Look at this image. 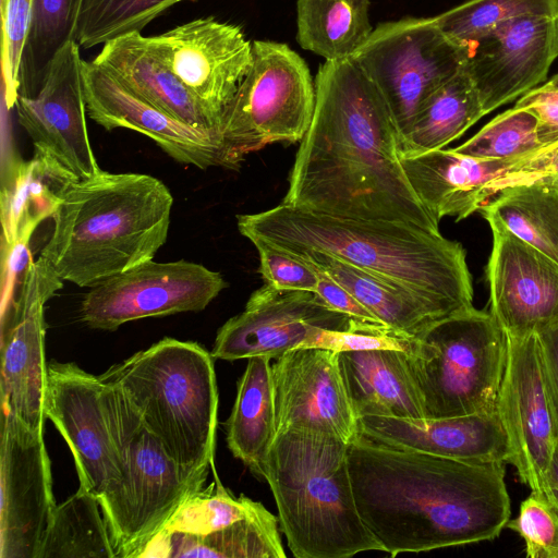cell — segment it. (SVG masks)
<instances>
[{
	"label": "cell",
	"instance_id": "cell-1",
	"mask_svg": "<svg viewBox=\"0 0 558 558\" xmlns=\"http://www.w3.org/2000/svg\"><path fill=\"white\" fill-rule=\"evenodd\" d=\"M312 122L300 142L283 204L340 218L439 230L411 186L399 133L379 92L350 59L325 61Z\"/></svg>",
	"mask_w": 558,
	"mask_h": 558
},
{
	"label": "cell",
	"instance_id": "cell-2",
	"mask_svg": "<svg viewBox=\"0 0 558 558\" xmlns=\"http://www.w3.org/2000/svg\"><path fill=\"white\" fill-rule=\"evenodd\" d=\"M348 460L361 518L391 557L490 541L509 521L506 462L399 449L362 435Z\"/></svg>",
	"mask_w": 558,
	"mask_h": 558
},
{
	"label": "cell",
	"instance_id": "cell-3",
	"mask_svg": "<svg viewBox=\"0 0 558 558\" xmlns=\"http://www.w3.org/2000/svg\"><path fill=\"white\" fill-rule=\"evenodd\" d=\"M236 225L250 242L329 254L411 290L448 315L473 306L465 250L439 230L320 215L283 203L238 215Z\"/></svg>",
	"mask_w": 558,
	"mask_h": 558
},
{
	"label": "cell",
	"instance_id": "cell-4",
	"mask_svg": "<svg viewBox=\"0 0 558 558\" xmlns=\"http://www.w3.org/2000/svg\"><path fill=\"white\" fill-rule=\"evenodd\" d=\"M172 206L159 179L101 170L69 187L40 256L63 281L92 288L154 258L167 241Z\"/></svg>",
	"mask_w": 558,
	"mask_h": 558
},
{
	"label": "cell",
	"instance_id": "cell-5",
	"mask_svg": "<svg viewBox=\"0 0 558 558\" xmlns=\"http://www.w3.org/2000/svg\"><path fill=\"white\" fill-rule=\"evenodd\" d=\"M349 445L310 429L277 434L265 464L280 530L296 558H348L381 550L359 512Z\"/></svg>",
	"mask_w": 558,
	"mask_h": 558
},
{
	"label": "cell",
	"instance_id": "cell-6",
	"mask_svg": "<svg viewBox=\"0 0 558 558\" xmlns=\"http://www.w3.org/2000/svg\"><path fill=\"white\" fill-rule=\"evenodd\" d=\"M99 378L123 389L183 470L208 474L215 468L219 397L214 357L203 345L166 337Z\"/></svg>",
	"mask_w": 558,
	"mask_h": 558
},
{
	"label": "cell",
	"instance_id": "cell-7",
	"mask_svg": "<svg viewBox=\"0 0 558 558\" xmlns=\"http://www.w3.org/2000/svg\"><path fill=\"white\" fill-rule=\"evenodd\" d=\"M101 381L106 415L123 463L119 492L102 513L116 558L138 557L184 498L204 486L207 474L183 470L123 389Z\"/></svg>",
	"mask_w": 558,
	"mask_h": 558
},
{
	"label": "cell",
	"instance_id": "cell-8",
	"mask_svg": "<svg viewBox=\"0 0 558 558\" xmlns=\"http://www.w3.org/2000/svg\"><path fill=\"white\" fill-rule=\"evenodd\" d=\"M409 365L426 418L496 408L507 360V336L490 312L474 306L440 318L418 337Z\"/></svg>",
	"mask_w": 558,
	"mask_h": 558
},
{
	"label": "cell",
	"instance_id": "cell-9",
	"mask_svg": "<svg viewBox=\"0 0 558 558\" xmlns=\"http://www.w3.org/2000/svg\"><path fill=\"white\" fill-rule=\"evenodd\" d=\"M251 69L223 110L218 133L223 168L274 143L301 142L312 122L315 83L305 61L286 44L252 43Z\"/></svg>",
	"mask_w": 558,
	"mask_h": 558
},
{
	"label": "cell",
	"instance_id": "cell-10",
	"mask_svg": "<svg viewBox=\"0 0 558 558\" xmlns=\"http://www.w3.org/2000/svg\"><path fill=\"white\" fill-rule=\"evenodd\" d=\"M466 57L468 48L429 17L378 25L350 59L379 92L400 136L428 97L462 69Z\"/></svg>",
	"mask_w": 558,
	"mask_h": 558
},
{
	"label": "cell",
	"instance_id": "cell-11",
	"mask_svg": "<svg viewBox=\"0 0 558 558\" xmlns=\"http://www.w3.org/2000/svg\"><path fill=\"white\" fill-rule=\"evenodd\" d=\"M220 272L179 259H153L89 288L80 319L92 329L112 331L146 317L203 311L227 288Z\"/></svg>",
	"mask_w": 558,
	"mask_h": 558
},
{
	"label": "cell",
	"instance_id": "cell-12",
	"mask_svg": "<svg viewBox=\"0 0 558 558\" xmlns=\"http://www.w3.org/2000/svg\"><path fill=\"white\" fill-rule=\"evenodd\" d=\"M45 414L68 444L80 486L101 510L119 492L123 463L102 401V381L73 362L50 361Z\"/></svg>",
	"mask_w": 558,
	"mask_h": 558
},
{
	"label": "cell",
	"instance_id": "cell-13",
	"mask_svg": "<svg viewBox=\"0 0 558 558\" xmlns=\"http://www.w3.org/2000/svg\"><path fill=\"white\" fill-rule=\"evenodd\" d=\"M63 287L48 260L33 259L13 306L1 315V407L29 429L45 434L48 364L45 304Z\"/></svg>",
	"mask_w": 558,
	"mask_h": 558
},
{
	"label": "cell",
	"instance_id": "cell-14",
	"mask_svg": "<svg viewBox=\"0 0 558 558\" xmlns=\"http://www.w3.org/2000/svg\"><path fill=\"white\" fill-rule=\"evenodd\" d=\"M44 436L2 411L0 558H39L57 506Z\"/></svg>",
	"mask_w": 558,
	"mask_h": 558
},
{
	"label": "cell",
	"instance_id": "cell-15",
	"mask_svg": "<svg viewBox=\"0 0 558 558\" xmlns=\"http://www.w3.org/2000/svg\"><path fill=\"white\" fill-rule=\"evenodd\" d=\"M354 320L315 292L264 283L251 294L244 310L218 329L210 353L230 362L256 356L276 360L301 348L316 331L349 330Z\"/></svg>",
	"mask_w": 558,
	"mask_h": 558
},
{
	"label": "cell",
	"instance_id": "cell-16",
	"mask_svg": "<svg viewBox=\"0 0 558 558\" xmlns=\"http://www.w3.org/2000/svg\"><path fill=\"white\" fill-rule=\"evenodd\" d=\"M496 410L511 463L531 492H544V474L558 439L546 391L536 335L507 337V360Z\"/></svg>",
	"mask_w": 558,
	"mask_h": 558
},
{
	"label": "cell",
	"instance_id": "cell-17",
	"mask_svg": "<svg viewBox=\"0 0 558 558\" xmlns=\"http://www.w3.org/2000/svg\"><path fill=\"white\" fill-rule=\"evenodd\" d=\"M466 48L464 69L487 114L547 78L558 58V14L508 21Z\"/></svg>",
	"mask_w": 558,
	"mask_h": 558
},
{
	"label": "cell",
	"instance_id": "cell-18",
	"mask_svg": "<svg viewBox=\"0 0 558 558\" xmlns=\"http://www.w3.org/2000/svg\"><path fill=\"white\" fill-rule=\"evenodd\" d=\"M271 371L277 434L310 429L348 445L361 436L339 353L320 348L293 349L276 359Z\"/></svg>",
	"mask_w": 558,
	"mask_h": 558
},
{
	"label": "cell",
	"instance_id": "cell-19",
	"mask_svg": "<svg viewBox=\"0 0 558 558\" xmlns=\"http://www.w3.org/2000/svg\"><path fill=\"white\" fill-rule=\"evenodd\" d=\"M150 39L181 83L220 123L253 61L252 43L242 28L209 16Z\"/></svg>",
	"mask_w": 558,
	"mask_h": 558
},
{
	"label": "cell",
	"instance_id": "cell-20",
	"mask_svg": "<svg viewBox=\"0 0 558 558\" xmlns=\"http://www.w3.org/2000/svg\"><path fill=\"white\" fill-rule=\"evenodd\" d=\"M82 62L80 45L70 41L53 59L40 90L33 97L19 96L14 107L34 148L51 154L86 180L101 169L87 130Z\"/></svg>",
	"mask_w": 558,
	"mask_h": 558
},
{
	"label": "cell",
	"instance_id": "cell-21",
	"mask_svg": "<svg viewBox=\"0 0 558 558\" xmlns=\"http://www.w3.org/2000/svg\"><path fill=\"white\" fill-rule=\"evenodd\" d=\"M486 266L490 313L507 337L558 325V265L495 221Z\"/></svg>",
	"mask_w": 558,
	"mask_h": 558
},
{
	"label": "cell",
	"instance_id": "cell-22",
	"mask_svg": "<svg viewBox=\"0 0 558 558\" xmlns=\"http://www.w3.org/2000/svg\"><path fill=\"white\" fill-rule=\"evenodd\" d=\"M82 84L88 117L106 130L136 131L183 165L223 167L217 131L196 129L169 116L93 60L82 62Z\"/></svg>",
	"mask_w": 558,
	"mask_h": 558
},
{
	"label": "cell",
	"instance_id": "cell-23",
	"mask_svg": "<svg viewBox=\"0 0 558 558\" xmlns=\"http://www.w3.org/2000/svg\"><path fill=\"white\" fill-rule=\"evenodd\" d=\"M359 424L362 436L399 449L472 461H508V439L496 408L440 418L367 415L360 417Z\"/></svg>",
	"mask_w": 558,
	"mask_h": 558
},
{
	"label": "cell",
	"instance_id": "cell-24",
	"mask_svg": "<svg viewBox=\"0 0 558 558\" xmlns=\"http://www.w3.org/2000/svg\"><path fill=\"white\" fill-rule=\"evenodd\" d=\"M520 160L478 159L442 148L401 157L415 194L439 221L465 219L495 196L494 186Z\"/></svg>",
	"mask_w": 558,
	"mask_h": 558
},
{
	"label": "cell",
	"instance_id": "cell-25",
	"mask_svg": "<svg viewBox=\"0 0 558 558\" xmlns=\"http://www.w3.org/2000/svg\"><path fill=\"white\" fill-rule=\"evenodd\" d=\"M93 61L169 116L193 128L218 132L219 119L181 83L150 37L132 32L113 38Z\"/></svg>",
	"mask_w": 558,
	"mask_h": 558
},
{
	"label": "cell",
	"instance_id": "cell-26",
	"mask_svg": "<svg viewBox=\"0 0 558 558\" xmlns=\"http://www.w3.org/2000/svg\"><path fill=\"white\" fill-rule=\"evenodd\" d=\"M80 179L51 154L34 148L33 157H9L1 174V245L29 244L37 227L51 218L69 187Z\"/></svg>",
	"mask_w": 558,
	"mask_h": 558
},
{
	"label": "cell",
	"instance_id": "cell-27",
	"mask_svg": "<svg viewBox=\"0 0 558 558\" xmlns=\"http://www.w3.org/2000/svg\"><path fill=\"white\" fill-rule=\"evenodd\" d=\"M339 363L357 418H426L409 354L388 349L345 351L339 353Z\"/></svg>",
	"mask_w": 558,
	"mask_h": 558
},
{
	"label": "cell",
	"instance_id": "cell-28",
	"mask_svg": "<svg viewBox=\"0 0 558 558\" xmlns=\"http://www.w3.org/2000/svg\"><path fill=\"white\" fill-rule=\"evenodd\" d=\"M290 253L328 274L385 326L401 335L417 338L434 322L449 316L411 290L329 254L312 250Z\"/></svg>",
	"mask_w": 558,
	"mask_h": 558
},
{
	"label": "cell",
	"instance_id": "cell-29",
	"mask_svg": "<svg viewBox=\"0 0 558 558\" xmlns=\"http://www.w3.org/2000/svg\"><path fill=\"white\" fill-rule=\"evenodd\" d=\"M279 519L256 501L246 517L206 536L158 532L138 557L284 558Z\"/></svg>",
	"mask_w": 558,
	"mask_h": 558
},
{
	"label": "cell",
	"instance_id": "cell-30",
	"mask_svg": "<svg viewBox=\"0 0 558 558\" xmlns=\"http://www.w3.org/2000/svg\"><path fill=\"white\" fill-rule=\"evenodd\" d=\"M270 361L264 356L247 360L238 381L231 414L226 422L229 450L260 478H264L268 452L277 436Z\"/></svg>",
	"mask_w": 558,
	"mask_h": 558
},
{
	"label": "cell",
	"instance_id": "cell-31",
	"mask_svg": "<svg viewBox=\"0 0 558 558\" xmlns=\"http://www.w3.org/2000/svg\"><path fill=\"white\" fill-rule=\"evenodd\" d=\"M484 116L478 93L463 65L428 97L408 131L399 136L400 157L442 149Z\"/></svg>",
	"mask_w": 558,
	"mask_h": 558
},
{
	"label": "cell",
	"instance_id": "cell-32",
	"mask_svg": "<svg viewBox=\"0 0 558 558\" xmlns=\"http://www.w3.org/2000/svg\"><path fill=\"white\" fill-rule=\"evenodd\" d=\"M558 265V181L543 178L507 186L478 210Z\"/></svg>",
	"mask_w": 558,
	"mask_h": 558
},
{
	"label": "cell",
	"instance_id": "cell-33",
	"mask_svg": "<svg viewBox=\"0 0 558 558\" xmlns=\"http://www.w3.org/2000/svg\"><path fill=\"white\" fill-rule=\"evenodd\" d=\"M369 0H298L299 45L327 61L350 58L369 38Z\"/></svg>",
	"mask_w": 558,
	"mask_h": 558
},
{
	"label": "cell",
	"instance_id": "cell-34",
	"mask_svg": "<svg viewBox=\"0 0 558 558\" xmlns=\"http://www.w3.org/2000/svg\"><path fill=\"white\" fill-rule=\"evenodd\" d=\"M39 558H116L100 504L82 486L56 506Z\"/></svg>",
	"mask_w": 558,
	"mask_h": 558
},
{
	"label": "cell",
	"instance_id": "cell-35",
	"mask_svg": "<svg viewBox=\"0 0 558 558\" xmlns=\"http://www.w3.org/2000/svg\"><path fill=\"white\" fill-rule=\"evenodd\" d=\"M84 0H33L17 81V97H33L43 87L58 52L76 41Z\"/></svg>",
	"mask_w": 558,
	"mask_h": 558
},
{
	"label": "cell",
	"instance_id": "cell-36",
	"mask_svg": "<svg viewBox=\"0 0 558 558\" xmlns=\"http://www.w3.org/2000/svg\"><path fill=\"white\" fill-rule=\"evenodd\" d=\"M214 475L209 486L184 498L159 532L206 536L247 515L256 501L244 495L235 497L221 484L216 469Z\"/></svg>",
	"mask_w": 558,
	"mask_h": 558
},
{
	"label": "cell",
	"instance_id": "cell-37",
	"mask_svg": "<svg viewBox=\"0 0 558 558\" xmlns=\"http://www.w3.org/2000/svg\"><path fill=\"white\" fill-rule=\"evenodd\" d=\"M194 0H84L76 41L85 49L141 32L172 5Z\"/></svg>",
	"mask_w": 558,
	"mask_h": 558
},
{
	"label": "cell",
	"instance_id": "cell-38",
	"mask_svg": "<svg viewBox=\"0 0 558 558\" xmlns=\"http://www.w3.org/2000/svg\"><path fill=\"white\" fill-rule=\"evenodd\" d=\"M558 14V0H469L434 21L451 39L469 46L508 21L527 15Z\"/></svg>",
	"mask_w": 558,
	"mask_h": 558
},
{
	"label": "cell",
	"instance_id": "cell-39",
	"mask_svg": "<svg viewBox=\"0 0 558 558\" xmlns=\"http://www.w3.org/2000/svg\"><path fill=\"white\" fill-rule=\"evenodd\" d=\"M543 146L536 117L527 109L514 106L453 149L478 159L521 160Z\"/></svg>",
	"mask_w": 558,
	"mask_h": 558
},
{
	"label": "cell",
	"instance_id": "cell-40",
	"mask_svg": "<svg viewBox=\"0 0 558 558\" xmlns=\"http://www.w3.org/2000/svg\"><path fill=\"white\" fill-rule=\"evenodd\" d=\"M301 348H320L337 353L388 349L413 356L423 352L424 344L418 338L401 335L385 325L354 320L349 330L316 331Z\"/></svg>",
	"mask_w": 558,
	"mask_h": 558
},
{
	"label": "cell",
	"instance_id": "cell-41",
	"mask_svg": "<svg viewBox=\"0 0 558 558\" xmlns=\"http://www.w3.org/2000/svg\"><path fill=\"white\" fill-rule=\"evenodd\" d=\"M506 526L523 538L527 557L558 558V508L545 492H531Z\"/></svg>",
	"mask_w": 558,
	"mask_h": 558
},
{
	"label": "cell",
	"instance_id": "cell-42",
	"mask_svg": "<svg viewBox=\"0 0 558 558\" xmlns=\"http://www.w3.org/2000/svg\"><path fill=\"white\" fill-rule=\"evenodd\" d=\"M3 23L2 69L8 107L17 98L21 57L29 29L33 0H0Z\"/></svg>",
	"mask_w": 558,
	"mask_h": 558
},
{
	"label": "cell",
	"instance_id": "cell-43",
	"mask_svg": "<svg viewBox=\"0 0 558 558\" xmlns=\"http://www.w3.org/2000/svg\"><path fill=\"white\" fill-rule=\"evenodd\" d=\"M251 243L258 253V272L266 284L280 290L316 293L318 277L307 263L265 241L254 240Z\"/></svg>",
	"mask_w": 558,
	"mask_h": 558
},
{
	"label": "cell",
	"instance_id": "cell-44",
	"mask_svg": "<svg viewBox=\"0 0 558 558\" xmlns=\"http://www.w3.org/2000/svg\"><path fill=\"white\" fill-rule=\"evenodd\" d=\"M514 106L527 109L536 117L544 146L558 141V87L548 83L537 86L517 99Z\"/></svg>",
	"mask_w": 558,
	"mask_h": 558
},
{
	"label": "cell",
	"instance_id": "cell-45",
	"mask_svg": "<svg viewBox=\"0 0 558 558\" xmlns=\"http://www.w3.org/2000/svg\"><path fill=\"white\" fill-rule=\"evenodd\" d=\"M558 181V141L547 144L513 165L494 186L495 195L502 189L535 179Z\"/></svg>",
	"mask_w": 558,
	"mask_h": 558
},
{
	"label": "cell",
	"instance_id": "cell-46",
	"mask_svg": "<svg viewBox=\"0 0 558 558\" xmlns=\"http://www.w3.org/2000/svg\"><path fill=\"white\" fill-rule=\"evenodd\" d=\"M308 265L316 271L318 277V288L316 293L329 306L349 315L355 320L384 325L372 312H369L345 288L338 283L328 274L314 265Z\"/></svg>",
	"mask_w": 558,
	"mask_h": 558
},
{
	"label": "cell",
	"instance_id": "cell-47",
	"mask_svg": "<svg viewBox=\"0 0 558 558\" xmlns=\"http://www.w3.org/2000/svg\"><path fill=\"white\" fill-rule=\"evenodd\" d=\"M536 336L544 383L558 428V325Z\"/></svg>",
	"mask_w": 558,
	"mask_h": 558
},
{
	"label": "cell",
	"instance_id": "cell-48",
	"mask_svg": "<svg viewBox=\"0 0 558 558\" xmlns=\"http://www.w3.org/2000/svg\"><path fill=\"white\" fill-rule=\"evenodd\" d=\"M543 490L558 508V439L544 474Z\"/></svg>",
	"mask_w": 558,
	"mask_h": 558
},
{
	"label": "cell",
	"instance_id": "cell-49",
	"mask_svg": "<svg viewBox=\"0 0 558 558\" xmlns=\"http://www.w3.org/2000/svg\"><path fill=\"white\" fill-rule=\"evenodd\" d=\"M547 83L550 84L554 87H558V74L553 76Z\"/></svg>",
	"mask_w": 558,
	"mask_h": 558
}]
</instances>
